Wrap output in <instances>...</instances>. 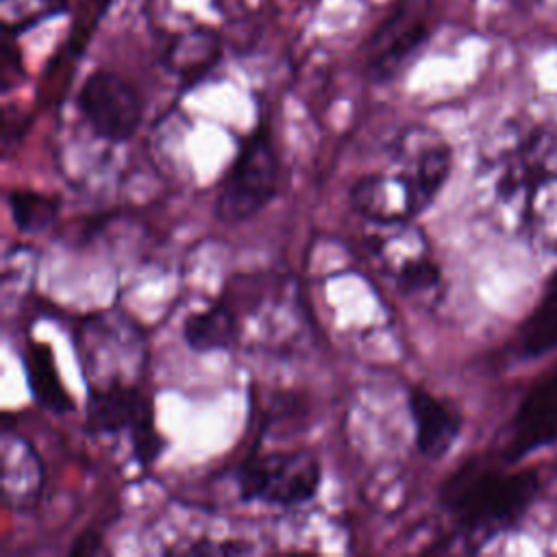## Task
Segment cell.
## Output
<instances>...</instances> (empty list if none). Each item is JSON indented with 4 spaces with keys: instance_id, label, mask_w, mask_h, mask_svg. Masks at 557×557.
<instances>
[{
    "instance_id": "obj_1",
    "label": "cell",
    "mask_w": 557,
    "mask_h": 557,
    "mask_svg": "<svg viewBox=\"0 0 557 557\" xmlns=\"http://www.w3.org/2000/svg\"><path fill=\"white\" fill-rule=\"evenodd\" d=\"M542 490L531 468L500 470L479 459L459 466L440 487V505L453 516L472 548L511 531Z\"/></svg>"
},
{
    "instance_id": "obj_7",
    "label": "cell",
    "mask_w": 557,
    "mask_h": 557,
    "mask_svg": "<svg viewBox=\"0 0 557 557\" xmlns=\"http://www.w3.org/2000/svg\"><path fill=\"white\" fill-rule=\"evenodd\" d=\"M433 0H396L383 22L366 39V74L372 83H387L400 74L418 48L429 39Z\"/></svg>"
},
{
    "instance_id": "obj_6",
    "label": "cell",
    "mask_w": 557,
    "mask_h": 557,
    "mask_svg": "<svg viewBox=\"0 0 557 557\" xmlns=\"http://www.w3.org/2000/svg\"><path fill=\"white\" fill-rule=\"evenodd\" d=\"M87 426L91 433L117 435L128 433L135 459L141 466L152 463L165 442L154 426L150 400L139 392L137 383H104L89 385L87 394Z\"/></svg>"
},
{
    "instance_id": "obj_10",
    "label": "cell",
    "mask_w": 557,
    "mask_h": 557,
    "mask_svg": "<svg viewBox=\"0 0 557 557\" xmlns=\"http://www.w3.org/2000/svg\"><path fill=\"white\" fill-rule=\"evenodd\" d=\"M407 407L413 422V442L422 457L442 459L459 440L463 418L455 405L431 394L422 385H411Z\"/></svg>"
},
{
    "instance_id": "obj_3",
    "label": "cell",
    "mask_w": 557,
    "mask_h": 557,
    "mask_svg": "<svg viewBox=\"0 0 557 557\" xmlns=\"http://www.w3.org/2000/svg\"><path fill=\"white\" fill-rule=\"evenodd\" d=\"M278 191V154L265 124L242 141L213 200V215L226 226L242 224L265 209Z\"/></svg>"
},
{
    "instance_id": "obj_17",
    "label": "cell",
    "mask_w": 557,
    "mask_h": 557,
    "mask_svg": "<svg viewBox=\"0 0 557 557\" xmlns=\"http://www.w3.org/2000/svg\"><path fill=\"white\" fill-rule=\"evenodd\" d=\"M13 224L20 233L37 235L48 231L59 218V198L33 189H11L7 194Z\"/></svg>"
},
{
    "instance_id": "obj_16",
    "label": "cell",
    "mask_w": 557,
    "mask_h": 557,
    "mask_svg": "<svg viewBox=\"0 0 557 557\" xmlns=\"http://www.w3.org/2000/svg\"><path fill=\"white\" fill-rule=\"evenodd\" d=\"M239 337L235 309L226 298L213 300L200 311H194L183 322V339L196 352L228 350Z\"/></svg>"
},
{
    "instance_id": "obj_12",
    "label": "cell",
    "mask_w": 557,
    "mask_h": 557,
    "mask_svg": "<svg viewBox=\"0 0 557 557\" xmlns=\"http://www.w3.org/2000/svg\"><path fill=\"white\" fill-rule=\"evenodd\" d=\"M379 257L385 263V272L392 278L394 287L407 298L433 296L442 285V270L437 261L429 255V246L422 239L420 231L411 244L398 255L392 246L379 244Z\"/></svg>"
},
{
    "instance_id": "obj_4",
    "label": "cell",
    "mask_w": 557,
    "mask_h": 557,
    "mask_svg": "<svg viewBox=\"0 0 557 557\" xmlns=\"http://www.w3.org/2000/svg\"><path fill=\"white\" fill-rule=\"evenodd\" d=\"M235 483L244 503L300 507L318 494L322 466L309 448L252 450L235 468Z\"/></svg>"
},
{
    "instance_id": "obj_2",
    "label": "cell",
    "mask_w": 557,
    "mask_h": 557,
    "mask_svg": "<svg viewBox=\"0 0 557 557\" xmlns=\"http://www.w3.org/2000/svg\"><path fill=\"white\" fill-rule=\"evenodd\" d=\"M550 174H557V131L542 124L503 131L483 157L481 178L490 205L516 237L531 191Z\"/></svg>"
},
{
    "instance_id": "obj_9",
    "label": "cell",
    "mask_w": 557,
    "mask_h": 557,
    "mask_svg": "<svg viewBox=\"0 0 557 557\" xmlns=\"http://www.w3.org/2000/svg\"><path fill=\"white\" fill-rule=\"evenodd\" d=\"M557 442V366L520 400L500 446V459L518 463L527 455Z\"/></svg>"
},
{
    "instance_id": "obj_18",
    "label": "cell",
    "mask_w": 557,
    "mask_h": 557,
    "mask_svg": "<svg viewBox=\"0 0 557 557\" xmlns=\"http://www.w3.org/2000/svg\"><path fill=\"white\" fill-rule=\"evenodd\" d=\"M72 555H96V553H104V546H102V537L94 531H85L83 535L76 537L72 550Z\"/></svg>"
},
{
    "instance_id": "obj_5",
    "label": "cell",
    "mask_w": 557,
    "mask_h": 557,
    "mask_svg": "<svg viewBox=\"0 0 557 557\" xmlns=\"http://www.w3.org/2000/svg\"><path fill=\"white\" fill-rule=\"evenodd\" d=\"M392 181L400 189L407 222L422 215L440 196L453 170V148L433 128L409 124L389 146Z\"/></svg>"
},
{
    "instance_id": "obj_14",
    "label": "cell",
    "mask_w": 557,
    "mask_h": 557,
    "mask_svg": "<svg viewBox=\"0 0 557 557\" xmlns=\"http://www.w3.org/2000/svg\"><path fill=\"white\" fill-rule=\"evenodd\" d=\"M22 363L28 389L44 409L57 416H65L74 409V400L61 381L52 348L48 344L33 339L26 342Z\"/></svg>"
},
{
    "instance_id": "obj_13",
    "label": "cell",
    "mask_w": 557,
    "mask_h": 557,
    "mask_svg": "<svg viewBox=\"0 0 557 557\" xmlns=\"http://www.w3.org/2000/svg\"><path fill=\"white\" fill-rule=\"evenodd\" d=\"M518 239L537 257L557 259V174L546 176L531 191Z\"/></svg>"
},
{
    "instance_id": "obj_15",
    "label": "cell",
    "mask_w": 557,
    "mask_h": 557,
    "mask_svg": "<svg viewBox=\"0 0 557 557\" xmlns=\"http://www.w3.org/2000/svg\"><path fill=\"white\" fill-rule=\"evenodd\" d=\"M550 350H557V272L511 342L516 359H537Z\"/></svg>"
},
{
    "instance_id": "obj_8",
    "label": "cell",
    "mask_w": 557,
    "mask_h": 557,
    "mask_svg": "<svg viewBox=\"0 0 557 557\" xmlns=\"http://www.w3.org/2000/svg\"><path fill=\"white\" fill-rule=\"evenodd\" d=\"M76 107L87 126L113 144L128 141L144 117L137 89L113 70L91 72L78 89Z\"/></svg>"
},
{
    "instance_id": "obj_11",
    "label": "cell",
    "mask_w": 557,
    "mask_h": 557,
    "mask_svg": "<svg viewBox=\"0 0 557 557\" xmlns=\"http://www.w3.org/2000/svg\"><path fill=\"white\" fill-rule=\"evenodd\" d=\"M0 459L4 505L17 511L30 509L44 490L46 470L41 457L26 437L4 431L0 444Z\"/></svg>"
}]
</instances>
